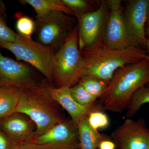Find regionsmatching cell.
<instances>
[{
  "mask_svg": "<svg viewBox=\"0 0 149 149\" xmlns=\"http://www.w3.org/2000/svg\"><path fill=\"white\" fill-rule=\"evenodd\" d=\"M67 86L54 88L47 87L48 94L57 103L59 104L67 111L72 119V121L77 126L79 121L93 111L100 110L102 108L98 102L90 106H84L77 102L72 98Z\"/></svg>",
  "mask_w": 149,
  "mask_h": 149,
  "instance_id": "cell-13",
  "label": "cell"
},
{
  "mask_svg": "<svg viewBox=\"0 0 149 149\" xmlns=\"http://www.w3.org/2000/svg\"><path fill=\"white\" fill-rule=\"evenodd\" d=\"M116 145L114 142L105 139L101 141L99 144L98 148L100 149H115Z\"/></svg>",
  "mask_w": 149,
  "mask_h": 149,
  "instance_id": "cell-27",
  "label": "cell"
},
{
  "mask_svg": "<svg viewBox=\"0 0 149 149\" xmlns=\"http://www.w3.org/2000/svg\"><path fill=\"white\" fill-rule=\"evenodd\" d=\"M147 85H148V87H149V83H148V84H147Z\"/></svg>",
  "mask_w": 149,
  "mask_h": 149,
  "instance_id": "cell-32",
  "label": "cell"
},
{
  "mask_svg": "<svg viewBox=\"0 0 149 149\" xmlns=\"http://www.w3.org/2000/svg\"><path fill=\"white\" fill-rule=\"evenodd\" d=\"M148 0H132L128 2L123 11V18L128 36L133 46L146 48Z\"/></svg>",
  "mask_w": 149,
  "mask_h": 149,
  "instance_id": "cell-9",
  "label": "cell"
},
{
  "mask_svg": "<svg viewBox=\"0 0 149 149\" xmlns=\"http://www.w3.org/2000/svg\"><path fill=\"white\" fill-rule=\"evenodd\" d=\"M17 35L7 26L4 19L0 17V42H13L16 39Z\"/></svg>",
  "mask_w": 149,
  "mask_h": 149,
  "instance_id": "cell-24",
  "label": "cell"
},
{
  "mask_svg": "<svg viewBox=\"0 0 149 149\" xmlns=\"http://www.w3.org/2000/svg\"><path fill=\"white\" fill-rule=\"evenodd\" d=\"M47 87L36 84L22 87L16 113L27 116L35 125L36 137L63 120Z\"/></svg>",
  "mask_w": 149,
  "mask_h": 149,
  "instance_id": "cell-3",
  "label": "cell"
},
{
  "mask_svg": "<svg viewBox=\"0 0 149 149\" xmlns=\"http://www.w3.org/2000/svg\"><path fill=\"white\" fill-rule=\"evenodd\" d=\"M88 116L83 117L77 125L80 149H96L101 141L107 139L106 136L94 130L89 125Z\"/></svg>",
  "mask_w": 149,
  "mask_h": 149,
  "instance_id": "cell-16",
  "label": "cell"
},
{
  "mask_svg": "<svg viewBox=\"0 0 149 149\" xmlns=\"http://www.w3.org/2000/svg\"><path fill=\"white\" fill-rule=\"evenodd\" d=\"M1 121L0 129L15 142L21 143L35 141V124L24 115L16 113Z\"/></svg>",
  "mask_w": 149,
  "mask_h": 149,
  "instance_id": "cell-14",
  "label": "cell"
},
{
  "mask_svg": "<svg viewBox=\"0 0 149 149\" xmlns=\"http://www.w3.org/2000/svg\"><path fill=\"white\" fill-rule=\"evenodd\" d=\"M149 3L148 6V13H147V23L148 25H149V0H148Z\"/></svg>",
  "mask_w": 149,
  "mask_h": 149,
  "instance_id": "cell-30",
  "label": "cell"
},
{
  "mask_svg": "<svg viewBox=\"0 0 149 149\" xmlns=\"http://www.w3.org/2000/svg\"><path fill=\"white\" fill-rule=\"evenodd\" d=\"M88 93L97 99L100 97L104 93L108 84L96 77L84 76L79 83Z\"/></svg>",
  "mask_w": 149,
  "mask_h": 149,
  "instance_id": "cell-20",
  "label": "cell"
},
{
  "mask_svg": "<svg viewBox=\"0 0 149 149\" xmlns=\"http://www.w3.org/2000/svg\"><path fill=\"white\" fill-rule=\"evenodd\" d=\"M16 28L18 35L27 39H32L35 33V21L29 17L18 13L16 15Z\"/></svg>",
  "mask_w": 149,
  "mask_h": 149,
  "instance_id": "cell-21",
  "label": "cell"
},
{
  "mask_svg": "<svg viewBox=\"0 0 149 149\" xmlns=\"http://www.w3.org/2000/svg\"><path fill=\"white\" fill-rule=\"evenodd\" d=\"M22 87L0 85V120L16 113Z\"/></svg>",
  "mask_w": 149,
  "mask_h": 149,
  "instance_id": "cell-15",
  "label": "cell"
},
{
  "mask_svg": "<svg viewBox=\"0 0 149 149\" xmlns=\"http://www.w3.org/2000/svg\"><path fill=\"white\" fill-rule=\"evenodd\" d=\"M107 2L108 15L104 37V45L114 49H124L133 46L123 18L122 1L108 0Z\"/></svg>",
  "mask_w": 149,
  "mask_h": 149,
  "instance_id": "cell-8",
  "label": "cell"
},
{
  "mask_svg": "<svg viewBox=\"0 0 149 149\" xmlns=\"http://www.w3.org/2000/svg\"><path fill=\"white\" fill-rule=\"evenodd\" d=\"M6 14V8L5 5L3 1H0V17L5 18Z\"/></svg>",
  "mask_w": 149,
  "mask_h": 149,
  "instance_id": "cell-28",
  "label": "cell"
},
{
  "mask_svg": "<svg viewBox=\"0 0 149 149\" xmlns=\"http://www.w3.org/2000/svg\"><path fill=\"white\" fill-rule=\"evenodd\" d=\"M19 2L32 6L37 14L36 18L42 17L54 11L62 12L75 17L74 13L65 6L61 0H22Z\"/></svg>",
  "mask_w": 149,
  "mask_h": 149,
  "instance_id": "cell-17",
  "label": "cell"
},
{
  "mask_svg": "<svg viewBox=\"0 0 149 149\" xmlns=\"http://www.w3.org/2000/svg\"><path fill=\"white\" fill-rule=\"evenodd\" d=\"M77 24L76 17L60 11L52 12L36 18L35 33L37 42L56 52Z\"/></svg>",
  "mask_w": 149,
  "mask_h": 149,
  "instance_id": "cell-6",
  "label": "cell"
},
{
  "mask_svg": "<svg viewBox=\"0 0 149 149\" xmlns=\"http://www.w3.org/2000/svg\"><path fill=\"white\" fill-rule=\"evenodd\" d=\"M149 103V87L143 86L133 94L127 108L126 116L133 117L141 107L145 104Z\"/></svg>",
  "mask_w": 149,
  "mask_h": 149,
  "instance_id": "cell-19",
  "label": "cell"
},
{
  "mask_svg": "<svg viewBox=\"0 0 149 149\" xmlns=\"http://www.w3.org/2000/svg\"><path fill=\"white\" fill-rule=\"evenodd\" d=\"M146 48H147L148 50V53L149 55L147 56V58L149 60V39L147 38L146 40Z\"/></svg>",
  "mask_w": 149,
  "mask_h": 149,
  "instance_id": "cell-29",
  "label": "cell"
},
{
  "mask_svg": "<svg viewBox=\"0 0 149 149\" xmlns=\"http://www.w3.org/2000/svg\"><path fill=\"white\" fill-rule=\"evenodd\" d=\"M88 120L90 126L96 130L106 128L109 125L107 116L100 110L91 111L88 115Z\"/></svg>",
  "mask_w": 149,
  "mask_h": 149,
  "instance_id": "cell-23",
  "label": "cell"
},
{
  "mask_svg": "<svg viewBox=\"0 0 149 149\" xmlns=\"http://www.w3.org/2000/svg\"><path fill=\"white\" fill-rule=\"evenodd\" d=\"M84 61L78 46V23L64 45L56 52L53 63L56 88L73 87L84 76Z\"/></svg>",
  "mask_w": 149,
  "mask_h": 149,
  "instance_id": "cell-4",
  "label": "cell"
},
{
  "mask_svg": "<svg viewBox=\"0 0 149 149\" xmlns=\"http://www.w3.org/2000/svg\"><path fill=\"white\" fill-rule=\"evenodd\" d=\"M19 144L0 129V149H16Z\"/></svg>",
  "mask_w": 149,
  "mask_h": 149,
  "instance_id": "cell-25",
  "label": "cell"
},
{
  "mask_svg": "<svg viewBox=\"0 0 149 149\" xmlns=\"http://www.w3.org/2000/svg\"><path fill=\"white\" fill-rule=\"evenodd\" d=\"M80 52L85 65L84 76L96 77L108 84L118 70L141 61L148 56L143 48L132 46L124 49H110L104 44Z\"/></svg>",
  "mask_w": 149,
  "mask_h": 149,
  "instance_id": "cell-2",
  "label": "cell"
},
{
  "mask_svg": "<svg viewBox=\"0 0 149 149\" xmlns=\"http://www.w3.org/2000/svg\"><path fill=\"white\" fill-rule=\"evenodd\" d=\"M146 37H148V38L149 39V25H147V27H146Z\"/></svg>",
  "mask_w": 149,
  "mask_h": 149,
  "instance_id": "cell-31",
  "label": "cell"
},
{
  "mask_svg": "<svg viewBox=\"0 0 149 149\" xmlns=\"http://www.w3.org/2000/svg\"><path fill=\"white\" fill-rule=\"evenodd\" d=\"M111 137L119 149H149V130L142 120L127 119Z\"/></svg>",
  "mask_w": 149,
  "mask_h": 149,
  "instance_id": "cell-10",
  "label": "cell"
},
{
  "mask_svg": "<svg viewBox=\"0 0 149 149\" xmlns=\"http://www.w3.org/2000/svg\"><path fill=\"white\" fill-rule=\"evenodd\" d=\"M108 15L107 1H102L96 10L84 15L78 21V46L80 51L104 44Z\"/></svg>",
  "mask_w": 149,
  "mask_h": 149,
  "instance_id": "cell-7",
  "label": "cell"
},
{
  "mask_svg": "<svg viewBox=\"0 0 149 149\" xmlns=\"http://www.w3.org/2000/svg\"><path fill=\"white\" fill-rule=\"evenodd\" d=\"M36 84L30 66L4 56L0 52V85L24 87Z\"/></svg>",
  "mask_w": 149,
  "mask_h": 149,
  "instance_id": "cell-12",
  "label": "cell"
},
{
  "mask_svg": "<svg viewBox=\"0 0 149 149\" xmlns=\"http://www.w3.org/2000/svg\"><path fill=\"white\" fill-rule=\"evenodd\" d=\"M34 142L57 149L80 148L77 126L72 121L69 122L64 119L36 137Z\"/></svg>",
  "mask_w": 149,
  "mask_h": 149,
  "instance_id": "cell-11",
  "label": "cell"
},
{
  "mask_svg": "<svg viewBox=\"0 0 149 149\" xmlns=\"http://www.w3.org/2000/svg\"><path fill=\"white\" fill-rule=\"evenodd\" d=\"M64 5L74 13L78 21L82 16L86 14L96 10V1L89 0H61Z\"/></svg>",
  "mask_w": 149,
  "mask_h": 149,
  "instance_id": "cell-18",
  "label": "cell"
},
{
  "mask_svg": "<svg viewBox=\"0 0 149 149\" xmlns=\"http://www.w3.org/2000/svg\"><path fill=\"white\" fill-rule=\"evenodd\" d=\"M149 83V60L147 57L119 68L100 97L98 103L102 111L122 112L127 109L136 91Z\"/></svg>",
  "mask_w": 149,
  "mask_h": 149,
  "instance_id": "cell-1",
  "label": "cell"
},
{
  "mask_svg": "<svg viewBox=\"0 0 149 149\" xmlns=\"http://www.w3.org/2000/svg\"><path fill=\"white\" fill-rule=\"evenodd\" d=\"M16 149H57L54 147L37 143L34 141L19 143Z\"/></svg>",
  "mask_w": 149,
  "mask_h": 149,
  "instance_id": "cell-26",
  "label": "cell"
},
{
  "mask_svg": "<svg viewBox=\"0 0 149 149\" xmlns=\"http://www.w3.org/2000/svg\"><path fill=\"white\" fill-rule=\"evenodd\" d=\"M0 47L10 51L17 61L31 65L51 83L53 82V63L56 52L52 49L18 34L13 42H1Z\"/></svg>",
  "mask_w": 149,
  "mask_h": 149,
  "instance_id": "cell-5",
  "label": "cell"
},
{
  "mask_svg": "<svg viewBox=\"0 0 149 149\" xmlns=\"http://www.w3.org/2000/svg\"><path fill=\"white\" fill-rule=\"evenodd\" d=\"M72 98L78 104L84 106H90L97 103V98L91 95L79 83L70 88Z\"/></svg>",
  "mask_w": 149,
  "mask_h": 149,
  "instance_id": "cell-22",
  "label": "cell"
}]
</instances>
